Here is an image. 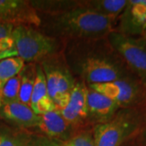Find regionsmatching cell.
Wrapping results in <instances>:
<instances>
[{"label":"cell","mask_w":146,"mask_h":146,"mask_svg":"<svg viewBox=\"0 0 146 146\" xmlns=\"http://www.w3.org/2000/svg\"><path fill=\"white\" fill-rule=\"evenodd\" d=\"M114 19L101 15L85 7L83 1L70 10L54 16V26L61 34L79 38H98L108 36Z\"/></svg>","instance_id":"cell-1"},{"label":"cell","mask_w":146,"mask_h":146,"mask_svg":"<svg viewBox=\"0 0 146 146\" xmlns=\"http://www.w3.org/2000/svg\"><path fill=\"white\" fill-rule=\"evenodd\" d=\"M11 36L15 57L25 62H33L50 54L55 50V41L29 25H16Z\"/></svg>","instance_id":"cell-2"},{"label":"cell","mask_w":146,"mask_h":146,"mask_svg":"<svg viewBox=\"0 0 146 146\" xmlns=\"http://www.w3.org/2000/svg\"><path fill=\"white\" fill-rule=\"evenodd\" d=\"M138 127L135 116L128 111L115 115L109 121L95 127L94 138L96 146H120Z\"/></svg>","instance_id":"cell-3"},{"label":"cell","mask_w":146,"mask_h":146,"mask_svg":"<svg viewBox=\"0 0 146 146\" xmlns=\"http://www.w3.org/2000/svg\"><path fill=\"white\" fill-rule=\"evenodd\" d=\"M108 40L146 86L145 42L115 31L110 33Z\"/></svg>","instance_id":"cell-4"},{"label":"cell","mask_w":146,"mask_h":146,"mask_svg":"<svg viewBox=\"0 0 146 146\" xmlns=\"http://www.w3.org/2000/svg\"><path fill=\"white\" fill-rule=\"evenodd\" d=\"M42 68L46 76L48 94L58 110H62L68 104L76 84L72 76L66 68L59 65L44 63Z\"/></svg>","instance_id":"cell-5"},{"label":"cell","mask_w":146,"mask_h":146,"mask_svg":"<svg viewBox=\"0 0 146 146\" xmlns=\"http://www.w3.org/2000/svg\"><path fill=\"white\" fill-rule=\"evenodd\" d=\"M0 23L39 26L41 19L29 1L0 0Z\"/></svg>","instance_id":"cell-6"},{"label":"cell","mask_w":146,"mask_h":146,"mask_svg":"<svg viewBox=\"0 0 146 146\" xmlns=\"http://www.w3.org/2000/svg\"><path fill=\"white\" fill-rule=\"evenodd\" d=\"M89 88L113 100L119 107L135 104L141 96L137 84L128 79L122 78L113 82L89 84Z\"/></svg>","instance_id":"cell-7"},{"label":"cell","mask_w":146,"mask_h":146,"mask_svg":"<svg viewBox=\"0 0 146 146\" xmlns=\"http://www.w3.org/2000/svg\"><path fill=\"white\" fill-rule=\"evenodd\" d=\"M82 75L89 84L113 82L123 78L119 68L109 60L90 57L81 66Z\"/></svg>","instance_id":"cell-8"},{"label":"cell","mask_w":146,"mask_h":146,"mask_svg":"<svg viewBox=\"0 0 146 146\" xmlns=\"http://www.w3.org/2000/svg\"><path fill=\"white\" fill-rule=\"evenodd\" d=\"M146 29V0H130L122 12L120 33L127 36L143 34Z\"/></svg>","instance_id":"cell-9"},{"label":"cell","mask_w":146,"mask_h":146,"mask_svg":"<svg viewBox=\"0 0 146 146\" xmlns=\"http://www.w3.org/2000/svg\"><path fill=\"white\" fill-rule=\"evenodd\" d=\"M87 93L88 88L83 83L76 84L71 92L68 104L58 110L69 124L80 123L89 116Z\"/></svg>","instance_id":"cell-10"},{"label":"cell","mask_w":146,"mask_h":146,"mask_svg":"<svg viewBox=\"0 0 146 146\" xmlns=\"http://www.w3.org/2000/svg\"><path fill=\"white\" fill-rule=\"evenodd\" d=\"M0 115L21 129L37 127L40 122V115H36L29 106L23 104L19 101L2 105Z\"/></svg>","instance_id":"cell-11"},{"label":"cell","mask_w":146,"mask_h":146,"mask_svg":"<svg viewBox=\"0 0 146 146\" xmlns=\"http://www.w3.org/2000/svg\"><path fill=\"white\" fill-rule=\"evenodd\" d=\"M88 114L100 123H106L115 115L119 106L103 94L88 88L87 93Z\"/></svg>","instance_id":"cell-12"},{"label":"cell","mask_w":146,"mask_h":146,"mask_svg":"<svg viewBox=\"0 0 146 146\" xmlns=\"http://www.w3.org/2000/svg\"><path fill=\"white\" fill-rule=\"evenodd\" d=\"M36 80L32 94L30 107L36 115H42L57 110V107L48 94L46 80L43 69L40 66H36Z\"/></svg>","instance_id":"cell-13"},{"label":"cell","mask_w":146,"mask_h":146,"mask_svg":"<svg viewBox=\"0 0 146 146\" xmlns=\"http://www.w3.org/2000/svg\"><path fill=\"white\" fill-rule=\"evenodd\" d=\"M69 124L60 112L55 110L40 115L38 128L50 138H66L69 131Z\"/></svg>","instance_id":"cell-14"},{"label":"cell","mask_w":146,"mask_h":146,"mask_svg":"<svg viewBox=\"0 0 146 146\" xmlns=\"http://www.w3.org/2000/svg\"><path fill=\"white\" fill-rule=\"evenodd\" d=\"M127 2V0H93L83 1V4L101 15L115 20L125 9Z\"/></svg>","instance_id":"cell-15"},{"label":"cell","mask_w":146,"mask_h":146,"mask_svg":"<svg viewBox=\"0 0 146 146\" xmlns=\"http://www.w3.org/2000/svg\"><path fill=\"white\" fill-rule=\"evenodd\" d=\"M30 138L21 128L0 123V146H27Z\"/></svg>","instance_id":"cell-16"},{"label":"cell","mask_w":146,"mask_h":146,"mask_svg":"<svg viewBox=\"0 0 146 146\" xmlns=\"http://www.w3.org/2000/svg\"><path fill=\"white\" fill-rule=\"evenodd\" d=\"M20 75L21 80L19 94V102L30 106L32 94L36 80V66L33 64L25 66Z\"/></svg>","instance_id":"cell-17"},{"label":"cell","mask_w":146,"mask_h":146,"mask_svg":"<svg viewBox=\"0 0 146 146\" xmlns=\"http://www.w3.org/2000/svg\"><path fill=\"white\" fill-rule=\"evenodd\" d=\"M25 66V61L19 57H8L0 60V91L10 79L21 72Z\"/></svg>","instance_id":"cell-18"},{"label":"cell","mask_w":146,"mask_h":146,"mask_svg":"<svg viewBox=\"0 0 146 146\" xmlns=\"http://www.w3.org/2000/svg\"><path fill=\"white\" fill-rule=\"evenodd\" d=\"M14 25L10 24L0 23V60L5 58L15 57L14 42L11 36V33Z\"/></svg>","instance_id":"cell-19"},{"label":"cell","mask_w":146,"mask_h":146,"mask_svg":"<svg viewBox=\"0 0 146 146\" xmlns=\"http://www.w3.org/2000/svg\"><path fill=\"white\" fill-rule=\"evenodd\" d=\"M21 75H17L10 79L3 86L0 91L2 105L19 101V94L21 88Z\"/></svg>","instance_id":"cell-20"},{"label":"cell","mask_w":146,"mask_h":146,"mask_svg":"<svg viewBox=\"0 0 146 146\" xmlns=\"http://www.w3.org/2000/svg\"><path fill=\"white\" fill-rule=\"evenodd\" d=\"M69 146H96L94 138V133L90 131H80L73 136L68 143Z\"/></svg>","instance_id":"cell-21"},{"label":"cell","mask_w":146,"mask_h":146,"mask_svg":"<svg viewBox=\"0 0 146 146\" xmlns=\"http://www.w3.org/2000/svg\"><path fill=\"white\" fill-rule=\"evenodd\" d=\"M27 146H69L68 144H61L57 141H53L45 137L30 138Z\"/></svg>","instance_id":"cell-22"},{"label":"cell","mask_w":146,"mask_h":146,"mask_svg":"<svg viewBox=\"0 0 146 146\" xmlns=\"http://www.w3.org/2000/svg\"><path fill=\"white\" fill-rule=\"evenodd\" d=\"M143 36H144V41H145L146 43V29L144 31V33H143Z\"/></svg>","instance_id":"cell-23"},{"label":"cell","mask_w":146,"mask_h":146,"mask_svg":"<svg viewBox=\"0 0 146 146\" xmlns=\"http://www.w3.org/2000/svg\"><path fill=\"white\" fill-rule=\"evenodd\" d=\"M2 106V101H1V96H0V108Z\"/></svg>","instance_id":"cell-24"}]
</instances>
